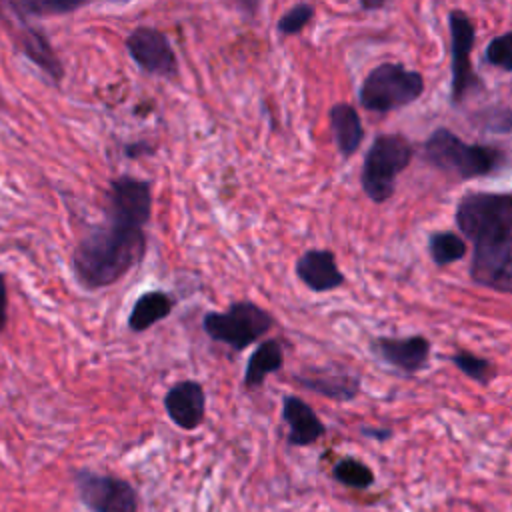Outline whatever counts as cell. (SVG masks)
Instances as JSON below:
<instances>
[{
	"label": "cell",
	"mask_w": 512,
	"mask_h": 512,
	"mask_svg": "<svg viewBox=\"0 0 512 512\" xmlns=\"http://www.w3.org/2000/svg\"><path fill=\"white\" fill-rule=\"evenodd\" d=\"M146 254L142 226L106 216L102 224L88 226L72 250V272L86 290L112 286L126 276Z\"/></svg>",
	"instance_id": "obj_1"
},
{
	"label": "cell",
	"mask_w": 512,
	"mask_h": 512,
	"mask_svg": "<svg viewBox=\"0 0 512 512\" xmlns=\"http://www.w3.org/2000/svg\"><path fill=\"white\" fill-rule=\"evenodd\" d=\"M456 224L476 246L512 244V194L464 196L456 210Z\"/></svg>",
	"instance_id": "obj_2"
},
{
	"label": "cell",
	"mask_w": 512,
	"mask_h": 512,
	"mask_svg": "<svg viewBox=\"0 0 512 512\" xmlns=\"http://www.w3.org/2000/svg\"><path fill=\"white\" fill-rule=\"evenodd\" d=\"M424 92L422 74L402 64L384 62L368 72L360 86V104L372 112H390L420 98Z\"/></svg>",
	"instance_id": "obj_3"
},
{
	"label": "cell",
	"mask_w": 512,
	"mask_h": 512,
	"mask_svg": "<svg viewBox=\"0 0 512 512\" xmlns=\"http://www.w3.org/2000/svg\"><path fill=\"white\" fill-rule=\"evenodd\" d=\"M272 326V314L250 300H236L226 312H208L202 318V328L214 342L232 346L238 352L268 334Z\"/></svg>",
	"instance_id": "obj_4"
},
{
	"label": "cell",
	"mask_w": 512,
	"mask_h": 512,
	"mask_svg": "<svg viewBox=\"0 0 512 512\" xmlns=\"http://www.w3.org/2000/svg\"><path fill=\"white\" fill-rule=\"evenodd\" d=\"M412 146L400 134H380L366 152L362 166V188L374 202L392 196L396 176L410 164Z\"/></svg>",
	"instance_id": "obj_5"
},
{
	"label": "cell",
	"mask_w": 512,
	"mask_h": 512,
	"mask_svg": "<svg viewBox=\"0 0 512 512\" xmlns=\"http://www.w3.org/2000/svg\"><path fill=\"white\" fill-rule=\"evenodd\" d=\"M426 158L440 170L462 178L488 174L498 164V150L480 144H466L446 128H438L424 144Z\"/></svg>",
	"instance_id": "obj_6"
},
{
	"label": "cell",
	"mask_w": 512,
	"mask_h": 512,
	"mask_svg": "<svg viewBox=\"0 0 512 512\" xmlns=\"http://www.w3.org/2000/svg\"><path fill=\"white\" fill-rule=\"evenodd\" d=\"M74 488L90 512H138V494L124 478L82 468L74 472Z\"/></svg>",
	"instance_id": "obj_7"
},
{
	"label": "cell",
	"mask_w": 512,
	"mask_h": 512,
	"mask_svg": "<svg viewBox=\"0 0 512 512\" xmlns=\"http://www.w3.org/2000/svg\"><path fill=\"white\" fill-rule=\"evenodd\" d=\"M106 216L144 228L152 216V184L128 174L110 180L106 190Z\"/></svg>",
	"instance_id": "obj_8"
},
{
	"label": "cell",
	"mask_w": 512,
	"mask_h": 512,
	"mask_svg": "<svg viewBox=\"0 0 512 512\" xmlns=\"http://www.w3.org/2000/svg\"><path fill=\"white\" fill-rule=\"evenodd\" d=\"M130 58L144 72L160 78H174L178 74V58L170 46L168 36L152 26H138L126 38Z\"/></svg>",
	"instance_id": "obj_9"
},
{
	"label": "cell",
	"mask_w": 512,
	"mask_h": 512,
	"mask_svg": "<svg viewBox=\"0 0 512 512\" xmlns=\"http://www.w3.org/2000/svg\"><path fill=\"white\" fill-rule=\"evenodd\" d=\"M450 44H452V100L460 102L468 88L476 84L470 54L474 44V26L460 10L450 12Z\"/></svg>",
	"instance_id": "obj_10"
},
{
	"label": "cell",
	"mask_w": 512,
	"mask_h": 512,
	"mask_svg": "<svg viewBox=\"0 0 512 512\" xmlns=\"http://www.w3.org/2000/svg\"><path fill=\"white\" fill-rule=\"evenodd\" d=\"M168 418L182 430H196L204 422L206 394L200 382L180 380L164 394Z\"/></svg>",
	"instance_id": "obj_11"
},
{
	"label": "cell",
	"mask_w": 512,
	"mask_h": 512,
	"mask_svg": "<svg viewBox=\"0 0 512 512\" xmlns=\"http://www.w3.org/2000/svg\"><path fill=\"white\" fill-rule=\"evenodd\" d=\"M472 278L494 290L512 292V244L476 246Z\"/></svg>",
	"instance_id": "obj_12"
},
{
	"label": "cell",
	"mask_w": 512,
	"mask_h": 512,
	"mask_svg": "<svg viewBox=\"0 0 512 512\" xmlns=\"http://www.w3.org/2000/svg\"><path fill=\"white\" fill-rule=\"evenodd\" d=\"M282 418L288 424V444L292 446H310L326 432L312 406L292 394L282 400Z\"/></svg>",
	"instance_id": "obj_13"
},
{
	"label": "cell",
	"mask_w": 512,
	"mask_h": 512,
	"mask_svg": "<svg viewBox=\"0 0 512 512\" xmlns=\"http://www.w3.org/2000/svg\"><path fill=\"white\" fill-rule=\"evenodd\" d=\"M296 276L314 292H328L344 282L330 250H308L296 260Z\"/></svg>",
	"instance_id": "obj_14"
},
{
	"label": "cell",
	"mask_w": 512,
	"mask_h": 512,
	"mask_svg": "<svg viewBox=\"0 0 512 512\" xmlns=\"http://www.w3.org/2000/svg\"><path fill=\"white\" fill-rule=\"evenodd\" d=\"M376 352L392 366L404 370V372H416L420 370L430 354V342L422 336H410V338H378L374 342Z\"/></svg>",
	"instance_id": "obj_15"
},
{
	"label": "cell",
	"mask_w": 512,
	"mask_h": 512,
	"mask_svg": "<svg viewBox=\"0 0 512 512\" xmlns=\"http://www.w3.org/2000/svg\"><path fill=\"white\" fill-rule=\"evenodd\" d=\"M18 48L20 52L32 60L52 82H60L64 78V66L58 58V54L54 52L50 40L46 38V34L30 24H22L18 30Z\"/></svg>",
	"instance_id": "obj_16"
},
{
	"label": "cell",
	"mask_w": 512,
	"mask_h": 512,
	"mask_svg": "<svg viewBox=\"0 0 512 512\" xmlns=\"http://www.w3.org/2000/svg\"><path fill=\"white\" fill-rule=\"evenodd\" d=\"M174 298L164 290H148L136 298L128 314V328L132 332H144L160 320L168 318L174 310Z\"/></svg>",
	"instance_id": "obj_17"
},
{
	"label": "cell",
	"mask_w": 512,
	"mask_h": 512,
	"mask_svg": "<svg viewBox=\"0 0 512 512\" xmlns=\"http://www.w3.org/2000/svg\"><path fill=\"white\" fill-rule=\"evenodd\" d=\"M284 366V350L276 338H268L258 344V348L250 354L244 370V386L248 390H256L264 384V380L278 372Z\"/></svg>",
	"instance_id": "obj_18"
},
{
	"label": "cell",
	"mask_w": 512,
	"mask_h": 512,
	"mask_svg": "<svg viewBox=\"0 0 512 512\" xmlns=\"http://www.w3.org/2000/svg\"><path fill=\"white\" fill-rule=\"evenodd\" d=\"M330 128L340 154L352 156L364 138V128L354 106L346 102L334 104L330 110Z\"/></svg>",
	"instance_id": "obj_19"
},
{
	"label": "cell",
	"mask_w": 512,
	"mask_h": 512,
	"mask_svg": "<svg viewBox=\"0 0 512 512\" xmlns=\"http://www.w3.org/2000/svg\"><path fill=\"white\" fill-rule=\"evenodd\" d=\"M296 382L332 400H352L358 394V380L346 374H298Z\"/></svg>",
	"instance_id": "obj_20"
},
{
	"label": "cell",
	"mask_w": 512,
	"mask_h": 512,
	"mask_svg": "<svg viewBox=\"0 0 512 512\" xmlns=\"http://www.w3.org/2000/svg\"><path fill=\"white\" fill-rule=\"evenodd\" d=\"M82 6H86L84 0H16L6 4V8H10L20 22L28 16L70 14Z\"/></svg>",
	"instance_id": "obj_21"
},
{
	"label": "cell",
	"mask_w": 512,
	"mask_h": 512,
	"mask_svg": "<svg viewBox=\"0 0 512 512\" xmlns=\"http://www.w3.org/2000/svg\"><path fill=\"white\" fill-rule=\"evenodd\" d=\"M430 254L438 266H446L464 258L466 242L452 232H436L430 236Z\"/></svg>",
	"instance_id": "obj_22"
},
{
	"label": "cell",
	"mask_w": 512,
	"mask_h": 512,
	"mask_svg": "<svg viewBox=\"0 0 512 512\" xmlns=\"http://www.w3.org/2000/svg\"><path fill=\"white\" fill-rule=\"evenodd\" d=\"M332 476L340 484H344L348 488H358V490L370 488L372 482H374L372 470L364 462H360L356 458H342V460H338L334 470H332Z\"/></svg>",
	"instance_id": "obj_23"
},
{
	"label": "cell",
	"mask_w": 512,
	"mask_h": 512,
	"mask_svg": "<svg viewBox=\"0 0 512 512\" xmlns=\"http://www.w3.org/2000/svg\"><path fill=\"white\" fill-rule=\"evenodd\" d=\"M312 16H314L312 4H296L280 16L276 28L282 36H294L312 20Z\"/></svg>",
	"instance_id": "obj_24"
},
{
	"label": "cell",
	"mask_w": 512,
	"mask_h": 512,
	"mask_svg": "<svg viewBox=\"0 0 512 512\" xmlns=\"http://www.w3.org/2000/svg\"><path fill=\"white\" fill-rule=\"evenodd\" d=\"M486 60L498 68L512 70V30L502 36H496L486 46Z\"/></svg>",
	"instance_id": "obj_25"
},
{
	"label": "cell",
	"mask_w": 512,
	"mask_h": 512,
	"mask_svg": "<svg viewBox=\"0 0 512 512\" xmlns=\"http://www.w3.org/2000/svg\"><path fill=\"white\" fill-rule=\"evenodd\" d=\"M454 364L466 374V376H470V378H474V380H478V382H486L488 380V374H490V364L484 360V358H480V356H474L472 352H466V350H462V352H458V354H454Z\"/></svg>",
	"instance_id": "obj_26"
},
{
	"label": "cell",
	"mask_w": 512,
	"mask_h": 512,
	"mask_svg": "<svg viewBox=\"0 0 512 512\" xmlns=\"http://www.w3.org/2000/svg\"><path fill=\"white\" fill-rule=\"evenodd\" d=\"M154 152V146L150 142H128L124 144V154L128 158H142V156H150Z\"/></svg>",
	"instance_id": "obj_27"
},
{
	"label": "cell",
	"mask_w": 512,
	"mask_h": 512,
	"mask_svg": "<svg viewBox=\"0 0 512 512\" xmlns=\"http://www.w3.org/2000/svg\"><path fill=\"white\" fill-rule=\"evenodd\" d=\"M8 288H6V278L0 272V332L6 328L8 322Z\"/></svg>",
	"instance_id": "obj_28"
},
{
	"label": "cell",
	"mask_w": 512,
	"mask_h": 512,
	"mask_svg": "<svg viewBox=\"0 0 512 512\" xmlns=\"http://www.w3.org/2000/svg\"><path fill=\"white\" fill-rule=\"evenodd\" d=\"M384 2H362L364 10H372V8H382Z\"/></svg>",
	"instance_id": "obj_29"
}]
</instances>
